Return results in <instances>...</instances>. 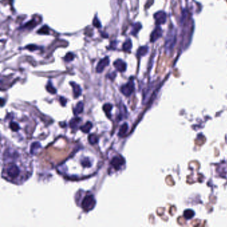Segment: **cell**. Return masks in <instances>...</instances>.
<instances>
[{
  "label": "cell",
  "instance_id": "obj_1",
  "mask_svg": "<svg viewBox=\"0 0 227 227\" xmlns=\"http://www.w3.org/2000/svg\"><path fill=\"white\" fill-rule=\"evenodd\" d=\"M5 171L7 178L11 180L17 179L21 174V169H19V166L16 163H9V165L6 166Z\"/></svg>",
  "mask_w": 227,
  "mask_h": 227
},
{
  "label": "cell",
  "instance_id": "obj_2",
  "mask_svg": "<svg viewBox=\"0 0 227 227\" xmlns=\"http://www.w3.org/2000/svg\"><path fill=\"white\" fill-rule=\"evenodd\" d=\"M95 200L92 194H88L83 198L81 202V207L85 211H89L94 208L95 205Z\"/></svg>",
  "mask_w": 227,
  "mask_h": 227
},
{
  "label": "cell",
  "instance_id": "obj_3",
  "mask_svg": "<svg viewBox=\"0 0 227 227\" xmlns=\"http://www.w3.org/2000/svg\"><path fill=\"white\" fill-rule=\"evenodd\" d=\"M121 91L125 96H129L134 91V82L132 79L121 87Z\"/></svg>",
  "mask_w": 227,
  "mask_h": 227
},
{
  "label": "cell",
  "instance_id": "obj_4",
  "mask_svg": "<svg viewBox=\"0 0 227 227\" xmlns=\"http://www.w3.org/2000/svg\"><path fill=\"white\" fill-rule=\"evenodd\" d=\"M125 163V159L121 156H117L113 157L111 162L113 168H115L117 170L119 169L120 168L124 165Z\"/></svg>",
  "mask_w": 227,
  "mask_h": 227
},
{
  "label": "cell",
  "instance_id": "obj_5",
  "mask_svg": "<svg viewBox=\"0 0 227 227\" xmlns=\"http://www.w3.org/2000/svg\"><path fill=\"white\" fill-rule=\"evenodd\" d=\"M109 57H105L104 59L101 60L98 63V65H97V67H96V71L97 73H101L103 71L104 69L109 65Z\"/></svg>",
  "mask_w": 227,
  "mask_h": 227
},
{
  "label": "cell",
  "instance_id": "obj_6",
  "mask_svg": "<svg viewBox=\"0 0 227 227\" xmlns=\"http://www.w3.org/2000/svg\"><path fill=\"white\" fill-rule=\"evenodd\" d=\"M154 16H155V20H156V24L160 25V24H163V23H165L167 17H166L165 13L163 12V11H159V12L156 13Z\"/></svg>",
  "mask_w": 227,
  "mask_h": 227
},
{
  "label": "cell",
  "instance_id": "obj_7",
  "mask_svg": "<svg viewBox=\"0 0 227 227\" xmlns=\"http://www.w3.org/2000/svg\"><path fill=\"white\" fill-rule=\"evenodd\" d=\"M114 66L117 71L120 72H124L127 69V64L125 62L121 60H118L114 63Z\"/></svg>",
  "mask_w": 227,
  "mask_h": 227
},
{
  "label": "cell",
  "instance_id": "obj_8",
  "mask_svg": "<svg viewBox=\"0 0 227 227\" xmlns=\"http://www.w3.org/2000/svg\"><path fill=\"white\" fill-rule=\"evenodd\" d=\"M162 36V29L160 27H157L152 31L151 35V41L154 42Z\"/></svg>",
  "mask_w": 227,
  "mask_h": 227
},
{
  "label": "cell",
  "instance_id": "obj_9",
  "mask_svg": "<svg viewBox=\"0 0 227 227\" xmlns=\"http://www.w3.org/2000/svg\"><path fill=\"white\" fill-rule=\"evenodd\" d=\"M71 85L73 87V93H74V97H78L81 93V89L80 87V86L79 85L76 84L75 83H73V82H71Z\"/></svg>",
  "mask_w": 227,
  "mask_h": 227
},
{
  "label": "cell",
  "instance_id": "obj_10",
  "mask_svg": "<svg viewBox=\"0 0 227 227\" xmlns=\"http://www.w3.org/2000/svg\"><path fill=\"white\" fill-rule=\"evenodd\" d=\"M41 147V144L40 143L35 142V143H32V144H31L30 151H31V153L35 155L36 153V152H37L38 150L40 149Z\"/></svg>",
  "mask_w": 227,
  "mask_h": 227
},
{
  "label": "cell",
  "instance_id": "obj_11",
  "mask_svg": "<svg viewBox=\"0 0 227 227\" xmlns=\"http://www.w3.org/2000/svg\"><path fill=\"white\" fill-rule=\"evenodd\" d=\"M83 102H79L75 106V107L74 108V111H73L74 114H75V115H77L78 114H79V113H81L82 111H83Z\"/></svg>",
  "mask_w": 227,
  "mask_h": 227
},
{
  "label": "cell",
  "instance_id": "obj_12",
  "mask_svg": "<svg viewBox=\"0 0 227 227\" xmlns=\"http://www.w3.org/2000/svg\"><path fill=\"white\" fill-rule=\"evenodd\" d=\"M92 126L93 125L91 122H87L86 124H85L83 126H82L80 127V129L81 130L83 131V133H89V131L91 130V129L92 128Z\"/></svg>",
  "mask_w": 227,
  "mask_h": 227
},
{
  "label": "cell",
  "instance_id": "obj_13",
  "mask_svg": "<svg viewBox=\"0 0 227 227\" xmlns=\"http://www.w3.org/2000/svg\"><path fill=\"white\" fill-rule=\"evenodd\" d=\"M131 48H132V42L130 40H127L123 44V49L125 51V52H130Z\"/></svg>",
  "mask_w": 227,
  "mask_h": 227
},
{
  "label": "cell",
  "instance_id": "obj_14",
  "mask_svg": "<svg viewBox=\"0 0 227 227\" xmlns=\"http://www.w3.org/2000/svg\"><path fill=\"white\" fill-rule=\"evenodd\" d=\"M141 24L140 23H137L133 25V30L131 31V34L133 35V36H136L137 33L139 32V31L141 29Z\"/></svg>",
  "mask_w": 227,
  "mask_h": 227
},
{
  "label": "cell",
  "instance_id": "obj_15",
  "mask_svg": "<svg viewBox=\"0 0 227 227\" xmlns=\"http://www.w3.org/2000/svg\"><path fill=\"white\" fill-rule=\"evenodd\" d=\"M148 52V48L146 46L144 47H141V48H140L138 51H137V56L140 57V56H144V55H146V53H147Z\"/></svg>",
  "mask_w": 227,
  "mask_h": 227
},
{
  "label": "cell",
  "instance_id": "obj_16",
  "mask_svg": "<svg viewBox=\"0 0 227 227\" xmlns=\"http://www.w3.org/2000/svg\"><path fill=\"white\" fill-rule=\"evenodd\" d=\"M81 119L80 118H75L73 119L71 122H70V127H71L72 129H76L78 126V125L80 123Z\"/></svg>",
  "mask_w": 227,
  "mask_h": 227
},
{
  "label": "cell",
  "instance_id": "obj_17",
  "mask_svg": "<svg viewBox=\"0 0 227 227\" xmlns=\"http://www.w3.org/2000/svg\"><path fill=\"white\" fill-rule=\"evenodd\" d=\"M128 129V125L127 123H124L122 126L119 129V136H122L126 133V132Z\"/></svg>",
  "mask_w": 227,
  "mask_h": 227
},
{
  "label": "cell",
  "instance_id": "obj_18",
  "mask_svg": "<svg viewBox=\"0 0 227 227\" xmlns=\"http://www.w3.org/2000/svg\"><path fill=\"white\" fill-rule=\"evenodd\" d=\"M88 140L89 143L93 144H95L97 143V141H98V137L94 134H92V135H90L89 136V138H88Z\"/></svg>",
  "mask_w": 227,
  "mask_h": 227
},
{
  "label": "cell",
  "instance_id": "obj_19",
  "mask_svg": "<svg viewBox=\"0 0 227 227\" xmlns=\"http://www.w3.org/2000/svg\"><path fill=\"white\" fill-rule=\"evenodd\" d=\"M113 108V106L109 103H107V104H105L104 106H103V110L104 111L107 113V115L108 116L110 115V112L111 111V109Z\"/></svg>",
  "mask_w": 227,
  "mask_h": 227
},
{
  "label": "cell",
  "instance_id": "obj_20",
  "mask_svg": "<svg viewBox=\"0 0 227 227\" xmlns=\"http://www.w3.org/2000/svg\"><path fill=\"white\" fill-rule=\"evenodd\" d=\"M46 89H47V90H48V92L52 93V94H54V93H56V89H55V87L52 85V83H51V82H49V83L47 85Z\"/></svg>",
  "mask_w": 227,
  "mask_h": 227
},
{
  "label": "cell",
  "instance_id": "obj_21",
  "mask_svg": "<svg viewBox=\"0 0 227 227\" xmlns=\"http://www.w3.org/2000/svg\"><path fill=\"white\" fill-rule=\"evenodd\" d=\"M74 57H75V56L73 53H68L64 57V60L67 62H69L73 61Z\"/></svg>",
  "mask_w": 227,
  "mask_h": 227
},
{
  "label": "cell",
  "instance_id": "obj_22",
  "mask_svg": "<svg viewBox=\"0 0 227 227\" xmlns=\"http://www.w3.org/2000/svg\"><path fill=\"white\" fill-rule=\"evenodd\" d=\"M10 128L13 131H17L19 129V125L15 122H11L10 123Z\"/></svg>",
  "mask_w": 227,
  "mask_h": 227
},
{
  "label": "cell",
  "instance_id": "obj_23",
  "mask_svg": "<svg viewBox=\"0 0 227 227\" xmlns=\"http://www.w3.org/2000/svg\"><path fill=\"white\" fill-rule=\"evenodd\" d=\"M38 33L40 34H48L49 33V28L46 25L42 27L40 30L38 31Z\"/></svg>",
  "mask_w": 227,
  "mask_h": 227
},
{
  "label": "cell",
  "instance_id": "obj_24",
  "mask_svg": "<svg viewBox=\"0 0 227 227\" xmlns=\"http://www.w3.org/2000/svg\"><path fill=\"white\" fill-rule=\"evenodd\" d=\"M194 215V213L192 210H186L185 213V216L187 218H190L191 217H193Z\"/></svg>",
  "mask_w": 227,
  "mask_h": 227
},
{
  "label": "cell",
  "instance_id": "obj_25",
  "mask_svg": "<svg viewBox=\"0 0 227 227\" xmlns=\"http://www.w3.org/2000/svg\"><path fill=\"white\" fill-rule=\"evenodd\" d=\"M93 25L94 26H95L96 27H98V28H99V27L101 26V23L99 21V19H97V17H95V18H94V20H93Z\"/></svg>",
  "mask_w": 227,
  "mask_h": 227
},
{
  "label": "cell",
  "instance_id": "obj_26",
  "mask_svg": "<svg viewBox=\"0 0 227 227\" xmlns=\"http://www.w3.org/2000/svg\"><path fill=\"white\" fill-rule=\"evenodd\" d=\"M27 48L28 49H30L31 51H33V50H35V49H37L38 47H37V46H36V45H31L27 46Z\"/></svg>",
  "mask_w": 227,
  "mask_h": 227
},
{
  "label": "cell",
  "instance_id": "obj_27",
  "mask_svg": "<svg viewBox=\"0 0 227 227\" xmlns=\"http://www.w3.org/2000/svg\"><path fill=\"white\" fill-rule=\"evenodd\" d=\"M60 101H61V103L62 105H65L66 103H67V101H66V99L62 97H60Z\"/></svg>",
  "mask_w": 227,
  "mask_h": 227
}]
</instances>
